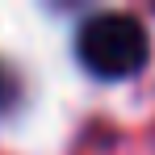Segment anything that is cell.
Segmentation results:
<instances>
[{"instance_id":"6da1fadb","label":"cell","mask_w":155,"mask_h":155,"mask_svg":"<svg viewBox=\"0 0 155 155\" xmlns=\"http://www.w3.org/2000/svg\"><path fill=\"white\" fill-rule=\"evenodd\" d=\"M147 29L130 13H97L76 34L80 63L101 80H126L147 63Z\"/></svg>"}]
</instances>
